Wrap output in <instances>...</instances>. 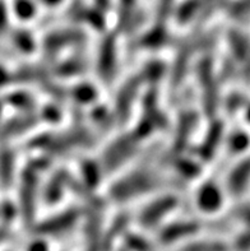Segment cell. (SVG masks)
<instances>
[{
	"label": "cell",
	"mask_w": 250,
	"mask_h": 251,
	"mask_svg": "<svg viewBox=\"0 0 250 251\" xmlns=\"http://www.w3.org/2000/svg\"><path fill=\"white\" fill-rule=\"evenodd\" d=\"M174 199H165V201H161L159 203L153 204L152 207L147 210L146 214H143V225L152 226L156 222H159L160 217L167 213L168 210L174 207Z\"/></svg>",
	"instance_id": "7a4b0ae2"
},
{
	"label": "cell",
	"mask_w": 250,
	"mask_h": 251,
	"mask_svg": "<svg viewBox=\"0 0 250 251\" xmlns=\"http://www.w3.org/2000/svg\"><path fill=\"white\" fill-rule=\"evenodd\" d=\"M184 251H227V248L217 242H209V244H193L189 248L184 249Z\"/></svg>",
	"instance_id": "277c9868"
},
{
	"label": "cell",
	"mask_w": 250,
	"mask_h": 251,
	"mask_svg": "<svg viewBox=\"0 0 250 251\" xmlns=\"http://www.w3.org/2000/svg\"><path fill=\"white\" fill-rule=\"evenodd\" d=\"M199 201L203 205V208L206 209L213 210L217 208L221 203V198H220L219 193L213 186H207L202 190V194L199 197Z\"/></svg>",
	"instance_id": "3957f363"
},
{
	"label": "cell",
	"mask_w": 250,
	"mask_h": 251,
	"mask_svg": "<svg viewBox=\"0 0 250 251\" xmlns=\"http://www.w3.org/2000/svg\"><path fill=\"white\" fill-rule=\"evenodd\" d=\"M236 249H238V251H250V232L241 236L238 241Z\"/></svg>",
	"instance_id": "5b68a950"
},
{
	"label": "cell",
	"mask_w": 250,
	"mask_h": 251,
	"mask_svg": "<svg viewBox=\"0 0 250 251\" xmlns=\"http://www.w3.org/2000/svg\"><path fill=\"white\" fill-rule=\"evenodd\" d=\"M250 181V158L245 161L231 172L228 178V191L232 195H240L244 193L245 188Z\"/></svg>",
	"instance_id": "6da1fadb"
}]
</instances>
